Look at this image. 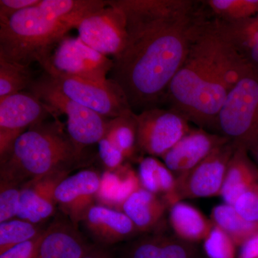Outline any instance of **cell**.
<instances>
[{
    "instance_id": "obj_1",
    "label": "cell",
    "mask_w": 258,
    "mask_h": 258,
    "mask_svg": "<svg viewBox=\"0 0 258 258\" xmlns=\"http://www.w3.org/2000/svg\"><path fill=\"white\" fill-rule=\"evenodd\" d=\"M254 75L215 20L200 25L184 63L166 97L171 109L201 128H218V115L227 95L242 78Z\"/></svg>"
},
{
    "instance_id": "obj_2",
    "label": "cell",
    "mask_w": 258,
    "mask_h": 258,
    "mask_svg": "<svg viewBox=\"0 0 258 258\" xmlns=\"http://www.w3.org/2000/svg\"><path fill=\"white\" fill-rule=\"evenodd\" d=\"M203 20L196 11L128 37L126 48L113 59L110 79L132 110L154 108L164 99Z\"/></svg>"
},
{
    "instance_id": "obj_3",
    "label": "cell",
    "mask_w": 258,
    "mask_h": 258,
    "mask_svg": "<svg viewBox=\"0 0 258 258\" xmlns=\"http://www.w3.org/2000/svg\"><path fill=\"white\" fill-rule=\"evenodd\" d=\"M108 6L103 0H40L0 20V58L45 69L56 47L83 19Z\"/></svg>"
},
{
    "instance_id": "obj_4",
    "label": "cell",
    "mask_w": 258,
    "mask_h": 258,
    "mask_svg": "<svg viewBox=\"0 0 258 258\" xmlns=\"http://www.w3.org/2000/svg\"><path fill=\"white\" fill-rule=\"evenodd\" d=\"M66 125L55 117L29 128L15 141L1 163V180L23 185L54 174H69L85 164V152L70 138Z\"/></svg>"
},
{
    "instance_id": "obj_5",
    "label": "cell",
    "mask_w": 258,
    "mask_h": 258,
    "mask_svg": "<svg viewBox=\"0 0 258 258\" xmlns=\"http://www.w3.org/2000/svg\"><path fill=\"white\" fill-rule=\"evenodd\" d=\"M28 91L50 106L56 114L67 118V133L80 150L98 144L104 137L108 120L64 96L44 72L35 80Z\"/></svg>"
},
{
    "instance_id": "obj_6",
    "label": "cell",
    "mask_w": 258,
    "mask_h": 258,
    "mask_svg": "<svg viewBox=\"0 0 258 258\" xmlns=\"http://www.w3.org/2000/svg\"><path fill=\"white\" fill-rule=\"evenodd\" d=\"M218 129L236 147L258 140V76L242 78L227 95L218 115Z\"/></svg>"
},
{
    "instance_id": "obj_7",
    "label": "cell",
    "mask_w": 258,
    "mask_h": 258,
    "mask_svg": "<svg viewBox=\"0 0 258 258\" xmlns=\"http://www.w3.org/2000/svg\"><path fill=\"white\" fill-rule=\"evenodd\" d=\"M47 75L64 96L106 119L133 111L119 86L110 79L100 82L64 75Z\"/></svg>"
},
{
    "instance_id": "obj_8",
    "label": "cell",
    "mask_w": 258,
    "mask_h": 258,
    "mask_svg": "<svg viewBox=\"0 0 258 258\" xmlns=\"http://www.w3.org/2000/svg\"><path fill=\"white\" fill-rule=\"evenodd\" d=\"M57 117L52 108L31 93H17L0 101V161L3 162L15 141L29 128Z\"/></svg>"
},
{
    "instance_id": "obj_9",
    "label": "cell",
    "mask_w": 258,
    "mask_h": 258,
    "mask_svg": "<svg viewBox=\"0 0 258 258\" xmlns=\"http://www.w3.org/2000/svg\"><path fill=\"white\" fill-rule=\"evenodd\" d=\"M138 152L162 157L190 131L189 120L174 109L154 108L137 114Z\"/></svg>"
},
{
    "instance_id": "obj_10",
    "label": "cell",
    "mask_w": 258,
    "mask_h": 258,
    "mask_svg": "<svg viewBox=\"0 0 258 258\" xmlns=\"http://www.w3.org/2000/svg\"><path fill=\"white\" fill-rule=\"evenodd\" d=\"M113 64V59L93 50L80 37L67 36L56 47L44 71L103 82Z\"/></svg>"
},
{
    "instance_id": "obj_11",
    "label": "cell",
    "mask_w": 258,
    "mask_h": 258,
    "mask_svg": "<svg viewBox=\"0 0 258 258\" xmlns=\"http://www.w3.org/2000/svg\"><path fill=\"white\" fill-rule=\"evenodd\" d=\"M235 148L233 142L229 141L215 149L192 169L176 177V203L184 199L220 195L227 166Z\"/></svg>"
},
{
    "instance_id": "obj_12",
    "label": "cell",
    "mask_w": 258,
    "mask_h": 258,
    "mask_svg": "<svg viewBox=\"0 0 258 258\" xmlns=\"http://www.w3.org/2000/svg\"><path fill=\"white\" fill-rule=\"evenodd\" d=\"M79 37L100 53L116 58L128 43L126 20L123 12L108 1V6L83 19L77 28Z\"/></svg>"
},
{
    "instance_id": "obj_13",
    "label": "cell",
    "mask_w": 258,
    "mask_h": 258,
    "mask_svg": "<svg viewBox=\"0 0 258 258\" xmlns=\"http://www.w3.org/2000/svg\"><path fill=\"white\" fill-rule=\"evenodd\" d=\"M108 3L124 14L128 37L197 11L195 3L189 0H111Z\"/></svg>"
},
{
    "instance_id": "obj_14",
    "label": "cell",
    "mask_w": 258,
    "mask_h": 258,
    "mask_svg": "<svg viewBox=\"0 0 258 258\" xmlns=\"http://www.w3.org/2000/svg\"><path fill=\"white\" fill-rule=\"evenodd\" d=\"M101 184V176L98 171L84 169L66 176L56 186V203L76 227H79L86 212L94 205Z\"/></svg>"
},
{
    "instance_id": "obj_15",
    "label": "cell",
    "mask_w": 258,
    "mask_h": 258,
    "mask_svg": "<svg viewBox=\"0 0 258 258\" xmlns=\"http://www.w3.org/2000/svg\"><path fill=\"white\" fill-rule=\"evenodd\" d=\"M229 141L222 134L210 133L201 128L190 129L161 159L177 177L198 165L215 149Z\"/></svg>"
},
{
    "instance_id": "obj_16",
    "label": "cell",
    "mask_w": 258,
    "mask_h": 258,
    "mask_svg": "<svg viewBox=\"0 0 258 258\" xmlns=\"http://www.w3.org/2000/svg\"><path fill=\"white\" fill-rule=\"evenodd\" d=\"M81 224L96 244L104 247L132 240L140 233L124 212L95 204Z\"/></svg>"
},
{
    "instance_id": "obj_17",
    "label": "cell",
    "mask_w": 258,
    "mask_h": 258,
    "mask_svg": "<svg viewBox=\"0 0 258 258\" xmlns=\"http://www.w3.org/2000/svg\"><path fill=\"white\" fill-rule=\"evenodd\" d=\"M68 175L54 174L23 185L17 218L40 225L52 217L57 205L56 186Z\"/></svg>"
},
{
    "instance_id": "obj_18",
    "label": "cell",
    "mask_w": 258,
    "mask_h": 258,
    "mask_svg": "<svg viewBox=\"0 0 258 258\" xmlns=\"http://www.w3.org/2000/svg\"><path fill=\"white\" fill-rule=\"evenodd\" d=\"M93 244L67 217L57 218L45 229L40 258H82Z\"/></svg>"
},
{
    "instance_id": "obj_19",
    "label": "cell",
    "mask_w": 258,
    "mask_h": 258,
    "mask_svg": "<svg viewBox=\"0 0 258 258\" xmlns=\"http://www.w3.org/2000/svg\"><path fill=\"white\" fill-rule=\"evenodd\" d=\"M123 258H203L198 247L176 236L157 233L131 241Z\"/></svg>"
},
{
    "instance_id": "obj_20",
    "label": "cell",
    "mask_w": 258,
    "mask_h": 258,
    "mask_svg": "<svg viewBox=\"0 0 258 258\" xmlns=\"http://www.w3.org/2000/svg\"><path fill=\"white\" fill-rule=\"evenodd\" d=\"M258 182V166L248 149L236 147L231 157L220 196L225 203L232 205L242 194Z\"/></svg>"
},
{
    "instance_id": "obj_21",
    "label": "cell",
    "mask_w": 258,
    "mask_h": 258,
    "mask_svg": "<svg viewBox=\"0 0 258 258\" xmlns=\"http://www.w3.org/2000/svg\"><path fill=\"white\" fill-rule=\"evenodd\" d=\"M163 199L140 187L124 202L121 211L132 220L140 233L155 230L167 208Z\"/></svg>"
},
{
    "instance_id": "obj_22",
    "label": "cell",
    "mask_w": 258,
    "mask_h": 258,
    "mask_svg": "<svg viewBox=\"0 0 258 258\" xmlns=\"http://www.w3.org/2000/svg\"><path fill=\"white\" fill-rule=\"evenodd\" d=\"M215 22L252 74L258 76V15L235 23H227L216 19Z\"/></svg>"
},
{
    "instance_id": "obj_23",
    "label": "cell",
    "mask_w": 258,
    "mask_h": 258,
    "mask_svg": "<svg viewBox=\"0 0 258 258\" xmlns=\"http://www.w3.org/2000/svg\"><path fill=\"white\" fill-rule=\"evenodd\" d=\"M169 219L176 237L191 243L205 240L214 226L198 209L181 201L170 206Z\"/></svg>"
},
{
    "instance_id": "obj_24",
    "label": "cell",
    "mask_w": 258,
    "mask_h": 258,
    "mask_svg": "<svg viewBox=\"0 0 258 258\" xmlns=\"http://www.w3.org/2000/svg\"><path fill=\"white\" fill-rule=\"evenodd\" d=\"M211 220L214 225L220 227L230 236L236 245H242L258 232V223L244 220L235 207L228 204L215 207L212 211Z\"/></svg>"
},
{
    "instance_id": "obj_25",
    "label": "cell",
    "mask_w": 258,
    "mask_h": 258,
    "mask_svg": "<svg viewBox=\"0 0 258 258\" xmlns=\"http://www.w3.org/2000/svg\"><path fill=\"white\" fill-rule=\"evenodd\" d=\"M104 137L130 159L138 152L137 114L134 111L108 120Z\"/></svg>"
},
{
    "instance_id": "obj_26",
    "label": "cell",
    "mask_w": 258,
    "mask_h": 258,
    "mask_svg": "<svg viewBox=\"0 0 258 258\" xmlns=\"http://www.w3.org/2000/svg\"><path fill=\"white\" fill-rule=\"evenodd\" d=\"M34 81L30 67L0 58V101L29 89Z\"/></svg>"
},
{
    "instance_id": "obj_27",
    "label": "cell",
    "mask_w": 258,
    "mask_h": 258,
    "mask_svg": "<svg viewBox=\"0 0 258 258\" xmlns=\"http://www.w3.org/2000/svg\"><path fill=\"white\" fill-rule=\"evenodd\" d=\"M45 229L40 225L21 219H12L0 223V254L19 244L41 235Z\"/></svg>"
},
{
    "instance_id": "obj_28",
    "label": "cell",
    "mask_w": 258,
    "mask_h": 258,
    "mask_svg": "<svg viewBox=\"0 0 258 258\" xmlns=\"http://www.w3.org/2000/svg\"><path fill=\"white\" fill-rule=\"evenodd\" d=\"M215 19L235 23L258 15V0H208L205 2Z\"/></svg>"
},
{
    "instance_id": "obj_29",
    "label": "cell",
    "mask_w": 258,
    "mask_h": 258,
    "mask_svg": "<svg viewBox=\"0 0 258 258\" xmlns=\"http://www.w3.org/2000/svg\"><path fill=\"white\" fill-rule=\"evenodd\" d=\"M236 244L230 236L214 225L205 238V251L210 258H234Z\"/></svg>"
},
{
    "instance_id": "obj_30",
    "label": "cell",
    "mask_w": 258,
    "mask_h": 258,
    "mask_svg": "<svg viewBox=\"0 0 258 258\" xmlns=\"http://www.w3.org/2000/svg\"><path fill=\"white\" fill-rule=\"evenodd\" d=\"M21 186L1 180L0 184V223L17 217L20 207Z\"/></svg>"
},
{
    "instance_id": "obj_31",
    "label": "cell",
    "mask_w": 258,
    "mask_h": 258,
    "mask_svg": "<svg viewBox=\"0 0 258 258\" xmlns=\"http://www.w3.org/2000/svg\"><path fill=\"white\" fill-rule=\"evenodd\" d=\"M161 161L157 158L147 156L139 163L138 176L141 186L144 189L158 195L159 188V169Z\"/></svg>"
},
{
    "instance_id": "obj_32",
    "label": "cell",
    "mask_w": 258,
    "mask_h": 258,
    "mask_svg": "<svg viewBox=\"0 0 258 258\" xmlns=\"http://www.w3.org/2000/svg\"><path fill=\"white\" fill-rule=\"evenodd\" d=\"M233 206L244 220L258 223V182L242 194Z\"/></svg>"
},
{
    "instance_id": "obj_33",
    "label": "cell",
    "mask_w": 258,
    "mask_h": 258,
    "mask_svg": "<svg viewBox=\"0 0 258 258\" xmlns=\"http://www.w3.org/2000/svg\"><path fill=\"white\" fill-rule=\"evenodd\" d=\"M98 156L110 171H115L123 165L124 155L111 141L103 137L98 143Z\"/></svg>"
},
{
    "instance_id": "obj_34",
    "label": "cell",
    "mask_w": 258,
    "mask_h": 258,
    "mask_svg": "<svg viewBox=\"0 0 258 258\" xmlns=\"http://www.w3.org/2000/svg\"><path fill=\"white\" fill-rule=\"evenodd\" d=\"M45 231L35 238L19 244L0 254V258H40V245Z\"/></svg>"
},
{
    "instance_id": "obj_35",
    "label": "cell",
    "mask_w": 258,
    "mask_h": 258,
    "mask_svg": "<svg viewBox=\"0 0 258 258\" xmlns=\"http://www.w3.org/2000/svg\"><path fill=\"white\" fill-rule=\"evenodd\" d=\"M40 0H0V20L9 18L22 10L35 6Z\"/></svg>"
},
{
    "instance_id": "obj_36",
    "label": "cell",
    "mask_w": 258,
    "mask_h": 258,
    "mask_svg": "<svg viewBox=\"0 0 258 258\" xmlns=\"http://www.w3.org/2000/svg\"><path fill=\"white\" fill-rule=\"evenodd\" d=\"M241 246L240 258H258V232Z\"/></svg>"
},
{
    "instance_id": "obj_37",
    "label": "cell",
    "mask_w": 258,
    "mask_h": 258,
    "mask_svg": "<svg viewBox=\"0 0 258 258\" xmlns=\"http://www.w3.org/2000/svg\"><path fill=\"white\" fill-rule=\"evenodd\" d=\"M82 258H115L111 251L107 247L93 244L91 248L88 251Z\"/></svg>"
},
{
    "instance_id": "obj_38",
    "label": "cell",
    "mask_w": 258,
    "mask_h": 258,
    "mask_svg": "<svg viewBox=\"0 0 258 258\" xmlns=\"http://www.w3.org/2000/svg\"><path fill=\"white\" fill-rule=\"evenodd\" d=\"M248 151L251 157L258 166V140L249 148Z\"/></svg>"
}]
</instances>
